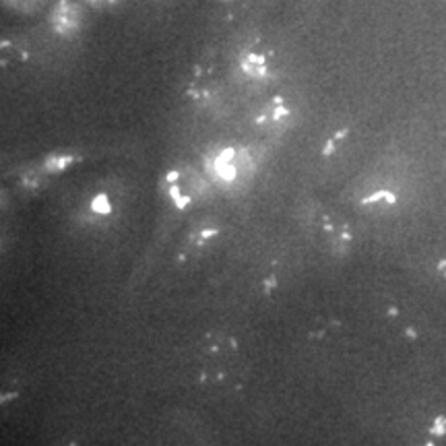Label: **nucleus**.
<instances>
[{
    "label": "nucleus",
    "instance_id": "obj_1",
    "mask_svg": "<svg viewBox=\"0 0 446 446\" xmlns=\"http://www.w3.org/2000/svg\"><path fill=\"white\" fill-rule=\"evenodd\" d=\"M230 159H232V151H226L217 161V172L226 178H234V168L230 165Z\"/></svg>",
    "mask_w": 446,
    "mask_h": 446
},
{
    "label": "nucleus",
    "instance_id": "obj_2",
    "mask_svg": "<svg viewBox=\"0 0 446 446\" xmlns=\"http://www.w3.org/2000/svg\"><path fill=\"white\" fill-rule=\"evenodd\" d=\"M93 209L99 211V213H107V211H109V203H107V198H105L103 194L93 200Z\"/></svg>",
    "mask_w": 446,
    "mask_h": 446
}]
</instances>
